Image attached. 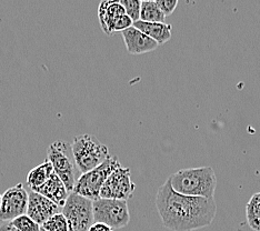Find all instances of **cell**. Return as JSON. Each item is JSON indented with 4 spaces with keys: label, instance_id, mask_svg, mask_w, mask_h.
Listing matches in <instances>:
<instances>
[{
    "label": "cell",
    "instance_id": "obj_1",
    "mask_svg": "<svg viewBox=\"0 0 260 231\" xmlns=\"http://www.w3.org/2000/svg\"><path fill=\"white\" fill-rule=\"evenodd\" d=\"M156 207L165 228L193 231L210 226L217 212L215 199L181 194L174 190L170 179L158 189Z\"/></svg>",
    "mask_w": 260,
    "mask_h": 231
},
{
    "label": "cell",
    "instance_id": "obj_2",
    "mask_svg": "<svg viewBox=\"0 0 260 231\" xmlns=\"http://www.w3.org/2000/svg\"><path fill=\"white\" fill-rule=\"evenodd\" d=\"M169 179L174 190L181 194L212 199L216 192L217 178L211 167L181 169Z\"/></svg>",
    "mask_w": 260,
    "mask_h": 231
},
{
    "label": "cell",
    "instance_id": "obj_3",
    "mask_svg": "<svg viewBox=\"0 0 260 231\" xmlns=\"http://www.w3.org/2000/svg\"><path fill=\"white\" fill-rule=\"evenodd\" d=\"M72 147L76 164L81 175L96 169L110 157L108 147L89 134L77 136Z\"/></svg>",
    "mask_w": 260,
    "mask_h": 231
},
{
    "label": "cell",
    "instance_id": "obj_4",
    "mask_svg": "<svg viewBox=\"0 0 260 231\" xmlns=\"http://www.w3.org/2000/svg\"><path fill=\"white\" fill-rule=\"evenodd\" d=\"M47 160H49L55 173L72 193L77 180L81 176L75 161L72 144L63 140L54 141L47 149Z\"/></svg>",
    "mask_w": 260,
    "mask_h": 231
},
{
    "label": "cell",
    "instance_id": "obj_5",
    "mask_svg": "<svg viewBox=\"0 0 260 231\" xmlns=\"http://www.w3.org/2000/svg\"><path fill=\"white\" fill-rule=\"evenodd\" d=\"M120 167L121 166L118 158L116 156H110L96 169L81 175L76 182L73 192L92 201L100 199V191H102L106 180L116 169Z\"/></svg>",
    "mask_w": 260,
    "mask_h": 231
},
{
    "label": "cell",
    "instance_id": "obj_6",
    "mask_svg": "<svg viewBox=\"0 0 260 231\" xmlns=\"http://www.w3.org/2000/svg\"><path fill=\"white\" fill-rule=\"evenodd\" d=\"M62 213L68 221L69 231H88L94 223L93 201L75 192L69 194Z\"/></svg>",
    "mask_w": 260,
    "mask_h": 231
},
{
    "label": "cell",
    "instance_id": "obj_7",
    "mask_svg": "<svg viewBox=\"0 0 260 231\" xmlns=\"http://www.w3.org/2000/svg\"><path fill=\"white\" fill-rule=\"evenodd\" d=\"M94 222L105 223L112 228L121 229L130 221L127 201L115 199H98L93 201Z\"/></svg>",
    "mask_w": 260,
    "mask_h": 231
},
{
    "label": "cell",
    "instance_id": "obj_8",
    "mask_svg": "<svg viewBox=\"0 0 260 231\" xmlns=\"http://www.w3.org/2000/svg\"><path fill=\"white\" fill-rule=\"evenodd\" d=\"M136 185L132 179L129 168H118L112 173L100 191L102 199H115L127 201L133 198Z\"/></svg>",
    "mask_w": 260,
    "mask_h": 231
},
{
    "label": "cell",
    "instance_id": "obj_9",
    "mask_svg": "<svg viewBox=\"0 0 260 231\" xmlns=\"http://www.w3.org/2000/svg\"><path fill=\"white\" fill-rule=\"evenodd\" d=\"M29 192L22 183L7 189L3 194L0 207V222H11L22 215H27Z\"/></svg>",
    "mask_w": 260,
    "mask_h": 231
},
{
    "label": "cell",
    "instance_id": "obj_10",
    "mask_svg": "<svg viewBox=\"0 0 260 231\" xmlns=\"http://www.w3.org/2000/svg\"><path fill=\"white\" fill-rule=\"evenodd\" d=\"M59 212H62V208L52 203L48 198L44 197L43 194L35 191H29V200H28V209L27 215L32 220L39 223L40 226L49 220V219L57 215Z\"/></svg>",
    "mask_w": 260,
    "mask_h": 231
},
{
    "label": "cell",
    "instance_id": "obj_11",
    "mask_svg": "<svg viewBox=\"0 0 260 231\" xmlns=\"http://www.w3.org/2000/svg\"><path fill=\"white\" fill-rule=\"evenodd\" d=\"M121 36L130 55H143V53L156 50L159 47L155 40L135 27L121 32Z\"/></svg>",
    "mask_w": 260,
    "mask_h": 231
},
{
    "label": "cell",
    "instance_id": "obj_12",
    "mask_svg": "<svg viewBox=\"0 0 260 231\" xmlns=\"http://www.w3.org/2000/svg\"><path fill=\"white\" fill-rule=\"evenodd\" d=\"M126 15V10L120 2H112V0H105L102 2L98 7V18L103 31L106 35H112V27L117 18Z\"/></svg>",
    "mask_w": 260,
    "mask_h": 231
},
{
    "label": "cell",
    "instance_id": "obj_13",
    "mask_svg": "<svg viewBox=\"0 0 260 231\" xmlns=\"http://www.w3.org/2000/svg\"><path fill=\"white\" fill-rule=\"evenodd\" d=\"M32 191L43 194L44 197L48 198L52 203H55L59 207H61V208L66 205L70 194V192L67 190L66 186H64V183L62 182L60 178L57 176L56 173L51 176L50 179L47 181L45 185L35 189Z\"/></svg>",
    "mask_w": 260,
    "mask_h": 231
},
{
    "label": "cell",
    "instance_id": "obj_14",
    "mask_svg": "<svg viewBox=\"0 0 260 231\" xmlns=\"http://www.w3.org/2000/svg\"><path fill=\"white\" fill-rule=\"evenodd\" d=\"M134 27L155 40L159 46L170 40L171 30H173L171 25L166 22H146L139 20L134 22Z\"/></svg>",
    "mask_w": 260,
    "mask_h": 231
},
{
    "label": "cell",
    "instance_id": "obj_15",
    "mask_svg": "<svg viewBox=\"0 0 260 231\" xmlns=\"http://www.w3.org/2000/svg\"><path fill=\"white\" fill-rule=\"evenodd\" d=\"M54 174V167H52L49 160H46L45 162L40 163L37 167H35L29 171L27 175V186L31 190H35V189L45 185Z\"/></svg>",
    "mask_w": 260,
    "mask_h": 231
},
{
    "label": "cell",
    "instance_id": "obj_16",
    "mask_svg": "<svg viewBox=\"0 0 260 231\" xmlns=\"http://www.w3.org/2000/svg\"><path fill=\"white\" fill-rule=\"evenodd\" d=\"M246 218L248 226L253 231H260V192L251 195L246 206Z\"/></svg>",
    "mask_w": 260,
    "mask_h": 231
},
{
    "label": "cell",
    "instance_id": "obj_17",
    "mask_svg": "<svg viewBox=\"0 0 260 231\" xmlns=\"http://www.w3.org/2000/svg\"><path fill=\"white\" fill-rule=\"evenodd\" d=\"M140 20L146 22H165L166 16L164 15L156 2L152 0H144L141 2Z\"/></svg>",
    "mask_w": 260,
    "mask_h": 231
},
{
    "label": "cell",
    "instance_id": "obj_18",
    "mask_svg": "<svg viewBox=\"0 0 260 231\" xmlns=\"http://www.w3.org/2000/svg\"><path fill=\"white\" fill-rule=\"evenodd\" d=\"M41 229L46 231H69V226L66 217L62 212H59L57 215L52 216L49 220H47Z\"/></svg>",
    "mask_w": 260,
    "mask_h": 231
},
{
    "label": "cell",
    "instance_id": "obj_19",
    "mask_svg": "<svg viewBox=\"0 0 260 231\" xmlns=\"http://www.w3.org/2000/svg\"><path fill=\"white\" fill-rule=\"evenodd\" d=\"M11 223L19 231H41L40 224L32 220L28 215H22L16 218L15 220L11 221Z\"/></svg>",
    "mask_w": 260,
    "mask_h": 231
},
{
    "label": "cell",
    "instance_id": "obj_20",
    "mask_svg": "<svg viewBox=\"0 0 260 231\" xmlns=\"http://www.w3.org/2000/svg\"><path fill=\"white\" fill-rule=\"evenodd\" d=\"M120 4L125 8L126 15L132 18L134 22L140 20L141 2L139 0H120Z\"/></svg>",
    "mask_w": 260,
    "mask_h": 231
},
{
    "label": "cell",
    "instance_id": "obj_21",
    "mask_svg": "<svg viewBox=\"0 0 260 231\" xmlns=\"http://www.w3.org/2000/svg\"><path fill=\"white\" fill-rule=\"evenodd\" d=\"M156 3L166 17L173 14L177 6H178V0H157Z\"/></svg>",
    "mask_w": 260,
    "mask_h": 231
},
{
    "label": "cell",
    "instance_id": "obj_22",
    "mask_svg": "<svg viewBox=\"0 0 260 231\" xmlns=\"http://www.w3.org/2000/svg\"><path fill=\"white\" fill-rule=\"evenodd\" d=\"M88 231H115L112 228L105 223H100V222H94L90 229Z\"/></svg>",
    "mask_w": 260,
    "mask_h": 231
},
{
    "label": "cell",
    "instance_id": "obj_23",
    "mask_svg": "<svg viewBox=\"0 0 260 231\" xmlns=\"http://www.w3.org/2000/svg\"><path fill=\"white\" fill-rule=\"evenodd\" d=\"M0 231H19L11 222H3L0 224Z\"/></svg>",
    "mask_w": 260,
    "mask_h": 231
},
{
    "label": "cell",
    "instance_id": "obj_24",
    "mask_svg": "<svg viewBox=\"0 0 260 231\" xmlns=\"http://www.w3.org/2000/svg\"><path fill=\"white\" fill-rule=\"evenodd\" d=\"M2 201H3V194H0V207H2Z\"/></svg>",
    "mask_w": 260,
    "mask_h": 231
},
{
    "label": "cell",
    "instance_id": "obj_25",
    "mask_svg": "<svg viewBox=\"0 0 260 231\" xmlns=\"http://www.w3.org/2000/svg\"><path fill=\"white\" fill-rule=\"evenodd\" d=\"M41 231H46V230H44V229H41Z\"/></svg>",
    "mask_w": 260,
    "mask_h": 231
}]
</instances>
